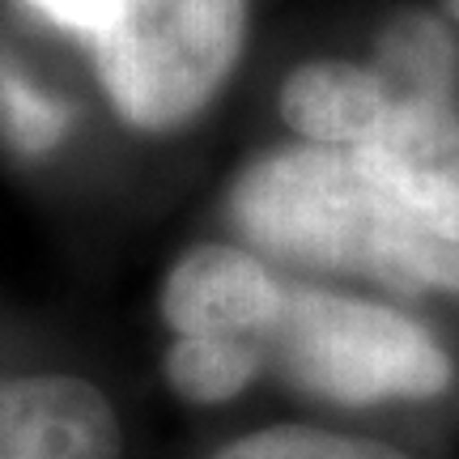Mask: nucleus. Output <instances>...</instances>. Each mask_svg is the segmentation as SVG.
I'll list each match as a JSON object with an SVG mask.
<instances>
[{"mask_svg":"<svg viewBox=\"0 0 459 459\" xmlns=\"http://www.w3.org/2000/svg\"><path fill=\"white\" fill-rule=\"evenodd\" d=\"M230 213L247 243L290 264L459 294V243L417 209L404 166L375 149H273L238 175Z\"/></svg>","mask_w":459,"mask_h":459,"instance_id":"f257e3e1","label":"nucleus"},{"mask_svg":"<svg viewBox=\"0 0 459 459\" xmlns=\"http://www.w3.org/2000/svg\"><path fill=\"white\" fill-rule=\"evenodd\" d=\"M90 43L124 124L170 132L196 119L243 56L251 0H26Z\"/></svg>","mask_w":459,"mask_h":459,"instance_id":"f03ea898","label":"nucleus"},{"mask_svg":"<svg viewBox=\"0 0 459 459\" xmlns=\"http://www.w3.org/2000/svg\"><path fill=\"white\" fill-rule=\"evenodd\" d=\"M264 361L302 392L341 404L429 400L451 383L446 349L409 315L290 285L264 336Z\"/></svg>","mask_w":459,"mask_h":459,"instance_id":"7ed1b4c3","label":"nucleus"},{"mask_svg":"<svg viewBox=\"0 0 459 459\" xmlns=\"http://www.w3.org/2000/svg\"><path fill=\"white\" fill-rule=\"evenodd\" d=\"M281 302L285 285L255 255L221 243L192 247L162 285V315L175 336H230L260 349Z\"/></svg>","mask_w":459,"mask_h":459,"instance_id":"20e7f679","label":"nucleus"},{"mask_svg":"<svg viewBox=\"0 0 459 459\" xmlns=\"http://www.w3.org/2000/svg\"><path fill=\"white\" fill-rule=\"evenodd\" d=\"M107 395L65 375L0 378V459H119Z\"/></svg>","mask_w":459,"mask_h":459,"instance_id":"39448f33","label":"nucleus"},{"mask_svg":"<svg viewBox=\"0 0 459 459\" xmlns=\"http://www.w3.org/2000/svg\"><path fill=\"white\" fill-rule=\"evenodd\" d=\"M395 111V85L375 65L315 60L290 73L281 85L285 124L311 141L336 149H370Z\"/></svg>","mask_w":459,"mask_h":459,"instance_id":"423d86ee","label":"nucleus"},{"mask_svg":"<svg viewBox=\"0 0 459 459\" xmlns=\"http://www.w3.org/2000/svg\"><path fill=\"white\" fill-rule=\"evenodd\" d=\"M264 349L230 336H175L166 353L170 387L192 404H221L260 375Z\"/></svg>","mask_w":459,"mask_h":459,"instance_id":"0eeeda50","label":"nucleus"},{"mask_svg":"<svg viewBox=\"0 0 459 459\" xmlns=\"http://www.w3.org/2000/svg\"><path fill=\"white\" fill-rule=\"evenodd\" d=\"M209 459H409L404 451L370 438H344L328 429H302V426H277L247 434L238 443L221 446Z\"/></svg>","mask_w":459,"mask_h":459,"instance_id":"6e6552de","label":"nucleus"},{"mask_svg":"<svg viewBox=\"0 0 459 459\" xmlns=\"http://www.w3.org/2000/svg\"><path fill=\"white\" fill-rule=\"evenodd\" d=\"M0 128L26 153H48L68 128V111L43 90H34L13 68H0Z\"/></svg>","mask_w":459,"mask_h":459,"instance_id":"1a4fd4ad","label":"nucleus"},{"mask_svg":"<svg viewBox=\"0 0 459 459\" xmlns=\"http://www.w3.org/2000/svg\"><path fill=\"white\" fill-rule=\"evenodd\" d=\"M443 170L459 183V136H455V145H451V153H446V166H443Z\"/></svg>","mask_w":459,"mask_h":459,"instance_id":"9d476101","label":"nucleus"},{"mask_svg":"<svg viewBox=\"0 0 459 459\" xmlns=\"http://www.w3.org/2000/svg\"><path fill=\"white\" fill-rule=\"evenodd\" d=\"M446 4H451V13H455V22H459V0H446Z\"/></svg>","mask_w":459,"mask_h":459,"instance_id":"9b49d317","label":"nucleus"}]
</instances>
